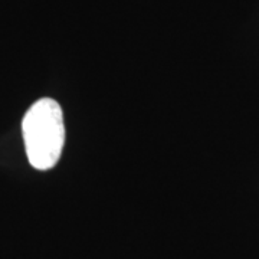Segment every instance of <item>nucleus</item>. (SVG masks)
<instances>
[{"label":"nucleus","mask_w":259,"mask_h":259,"mask_svg":"<svg viewBox=\"0 0 259 259\" xmlns=\"http://www.w3.org/2000/svg\"><path fill=\"white\" fill-rule=\"evenodd\" d=\"M29 163L36 170H49L59 161L65 144L64 112L52 98L36 101L22 121Z\"/></svg>","instance_id":"obj_1"}]
</instances>
